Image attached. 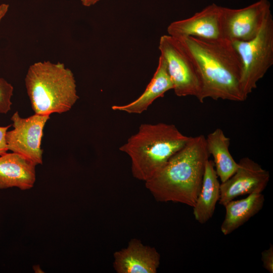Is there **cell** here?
I'll return each mask as SVG.
<instances>
[{
  "label": "cell",
  "mask_w": 273,
  "mask_h": 273,
  "mask_svg": "<svg viewBox=\"0 0 273 273\" xmlns=\"http://www.w3.org/2000/svg\"><path fill=\"white\" fill-rule=\"evenodd\" d=\"M174 37L181 43L197 69L201 83L200 102L207 98L236 102L246 100L240 83L241 59L231 41Z\"/></svg>",
  "instance_id": "obj_1"
},
{
  "label": "cell",
  "mask_w": 273,
  "mask_h": 273,
  "mask_svg": "<svg viewBox=\"0 0 273 273\" xmlns=\"http://www.w3.org/2000/svg\"><path fill=\"white\" fill-rule=\"evenodd\" d=\"M209 156L204 135L191 136L158 172L145 181L146 187L157 201L193 207Z\"/></svg>",
  "instance_id": "obj_2"
},
{
  "label": "cell",
  "mask_w": 273,
  "mask_h": 273,
  "mask_svg": "<svg viewBox=\"0 0 273 273\" xmlns=\"http://www.w3.org/2000/svg\"><path fill=\"white\" fill-rule=\"evenodd\" d=\"M190 138L183 134L173 124L144 123L119 150L130 157L133 177L146 181L181 149Z\"/></svg>",
  "instance_id": "obj_3"
},
{
  "label": "cell",
  "mask_w": 273,
  "mask_h": 273,
  "mask_svg": "<svg viewBox=\"0 0 273 273\" xmlns=\"http://www.w3.org/2000/svg\"><path fill=\"white\" fill-rule=\"evenodd\" d=\"M25 84L35 114L50 116L68 112L79 99L73 72L60 62L33 63L28 69Z\"/></svg>",
  "instance_id": "obj_4"
},
{
  "label": "cell",
  "mask_w": 273,
  "mask_h": 273,
  "mask_svg": "<svg viewBox=\"0 0 273 273\" xmlns=\"http://www.w3.org/2000/svg\"><path fill=\"white\" fill-rule=\"evenodd\" d=\"M242 63L241 86L245 97L257 87L258 81L273 64V19L264 20L257 35L247 41H231Z\"/></svg>",
  "instance_id": "obj_5"
},
{
  "label": "cell",
  "mask_w": 273,
  "mask_h": 273,
  "mask_svg": "<svg viewBox=\"0 0 273 273\" xmlns=\"http://www.w3.org/2000/svg\"><path fill=\"white\" fill-rule=\"evenodd\" d=\"M158 49L165 62L175 94L178 97L194 96L198 100L201 92L200 77L193 60L179 41L169 34L163 35Z\"/></svg>",
  "instance_id": "obj_6"
},
{
  "label": "cell",
  "mask_w": 273,
  "mask_h": 273,
  "mask_svg": "<svg viewBox=\"0 0 273 273\" xmlns=\"http://www.w3.org/2000/svg\"><path fill=\"white\" fill-rule=\"evenodd\" d=\"M50 115L34 114L22 118L18 112L12 115L13 129L7 131L6 142L9 150L20 154L36 166L42 163L41 143L46 123Z\"/></svg>",
  "instance_id": "obj_7"
},
{
  "label": "cell",
  "mask_w": 273,
  "mask_h": 273,
  "mask_svg": "<svg viewBox=\"0 0 273 273\" xmlns=\"http://www.w3.org/2000/svg\"><path fill=\"white\" fill-rule=\"evenodd\" d=\"M270 13V4L268 0H259L238 9L222 7L223 38L231 41L252 39L257 35Z\"/></svg>",
  "instance_id": "obj_8"
},
{
  "label": "cell",
  "mask_w": 273,
  "mask_h": 273,
  "mask_svg": "<svg viewBox=\"0 0 273 273\" xmlns=\"http://www.w3.org/2000/svg\"><path fill=\"white\" fill-rule=\"evenodd\" d=\"M269 172L249 157L242 158L234 174L220 186L219 204L244 195L262 193L269 180Z\"/></svg>",
  "instance_id": "obj_9"
},
{
  "label": "cell",
  "mask_w": 273,
  "mask_h": 273,
  "mask_svg": "<svg viewBox=\"0 0 273 273\" xmlns=\"http://www.w3.org/2000/svg\"><path fill=\"white\" fill-rule=\"evenodd\" d=\"M222 7L212 4L192 16L171 22L168 34L173 37L192 36L206 40L223 38Z\"/></svg>",
  "instance_id": "obj_10"
},
{
  "label": "cell",
  "mask_w": 273,
  "mask_h": 273,
  "mask_svg": "<svg viewBox=\"0 0 273 273\" xmlns=\"http://www.w3.org/2000/svg\"><path fill=\"white\" fill-rule=\"evenodd\" d=\"M113 267L117 273H156L160 255L156 249L131 239L127 246L114 253Z\"/></svg>",
  "instance_id": "obj_11"
},
{
  "label": "cell",
  "mask_w": 273,
  "mask_h": 273,
  "mask_svg": "<svg viewBox=\"0 0 273 273\" xmlns=\"http://www.w3.org/2000/svg\"><path fill=\"white\" fill-rule=\"evenodd\" d=\"M36 165L14 152L0 155V190L16 187L28 190L36 180Z\"/></svg>",
  "instance_id": "obj_12"
},
{
  "label": "cell",
  "mask_w": 273,
  "mask_h": 273,
  "mask_svg": "<svg viewBox=\"0 0 273 273\" xmlns=\"http://www.w3.org/2000/svg\"><path fill=\"white\" fill-rule=\"evenodd\" d=\"M170 89H173V84L165 62L160 56L156 71L143 94L127 104L113 106L112 109L129 114H141L147 110L156 99L163 97Z\"/></svg>",
  "instance_id": "obj_13"
},
{
  "label": "cell",
  "mask_w": 273,
  "mask_h": 273,
  "mask_svg": "<svg viewBox=\"0 0 273 273\" xmlns=\"http://www.w3.org/2000/svg\"><path fill=\"white\" fill-rule=\"evenodd\" d=\"M264 200L262 193H254L244 199L228 202L224 206L225 214L220 226L221 233L228 235L244 224L262 209Z\"/></svg>",
  "instance_id": "obj_14"
},
{
  "label": "cell",
  "mask_w": 273,
  "mask_h": 273,
  "mask_svg": "<svg viewBox=\"0 0 273 273\" xmlns=\"http://www.w3.org/2000/svg\"><path fill=\"white\" fill-rule=\"evenodd\" d=\"M212 160H208L205 165L200 193L193 207L195 219L199 223H206L213 215L216 203L220 198V186Z\"/></svg>",
  "instance_id": "obj_15"
},
{
  "label": "cell",
  "mask_w": 273,
  "mask_h": 273,
  "mask_svg": "<svg viewBox=\"0 0 273 273\" xmlns=\"http://www.w3.org/2000/svg\"><path fill=\"white\" fill-rule=\"evenodd\" d=\"M205 139L207 151L213 158L217 175L223 183L231 177L238 167V163L229 151L230 139L218 128L209 133Z\"/></svg>",
  "instance_id": "obj_16"
},
{
  "label": "cell",
  "mask_w": 273,
  "mask_h": 273,
  "mask_svg": "<svg viewBox=\"0 0 273 273\" xmlns=\"http://www.w3.org/2000/svg\"><path fill=\"white\" fill-rule=\"evenodd\" d=\"M13 90L11 83L0 78V113L7 114L11 110Z\"/></svg>",
  "instance_id": "obj_17"
},
{
  "label": "cell",
  "mask_w": 273,
  "mask_h": 273,
  "mask_svg": "<svg viewBox=\"0 0 273 273\" xmlns=\"http://www.w3.org/2000/svg\"><path fill=\"white\" fill-rule=\"evenodd\" d=\"M261 261L263 267L270 273L273 272V246L269 244L267 249L261 252Z\"/></svg>",
  "instance_id": "obj_18"
},
{
  "label": "cell",
  "mask_w": 273,
  "mask_h": 273,
  "mask_svg": "<svg viewBox=\"0 0 273 273\" xmlns=\"http://www.w3.org/2000/svg\"><path fill=\"white\" fill-rule=\"evenodd\" d=\"M11 125L6 126H0V155H2L9 150L6 142V132Z\"/></svg>",
  "instance_id": "obj_19"
},
{
  "label": "cell",
  "mask_w": 273,
  "mask_h": 273,
  "mask_svg": "<svg viewBox=\"0 0 273 273\" xmlns=\"http://www.w3.org/2000/svg\"><path fill=\"white\" fill-rule=\"evenodd\" d=\"M9 7V5L6 4L0 5V22L8 12Z\"/></svg>",
  "instance_id": "obj_20"
},
{
  "label": "cell",
  "mask_w": 273,
  "mask_h": 273,
  "mask_svg": "<svg viewBox=\"0 0 273 273\" xmlns=\"http://www.w3.org/2000/svg\"><path fill=\"white\" fill-rule=\"evenodd\" d=\"M100 0H81L82 5L85 7H90L96 4Z\"/></svg>",
  "instance_id": "obj_21"
}]
</instances>
